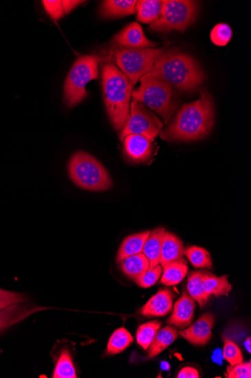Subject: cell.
Masks as SVG:
<instances>
[{
  "mask_svg": "<svg viewBox=\"0 0 251 378\" xmlns=\"http://www.w3.org/2000/svg\"><path fill=\"white\" fill-rule=\"evenodd\" d=\"M161 327V322L159 321H152L142 324L137 330V343L142 346L144 350H148Z\"/></svg>",
  "mask_w": 251,
  "mask_h": 378,
  "instance_id": "cell-29",
  "label": "cell"
},
{
  "mask_svg": "<svg viewBox=\"0 0 251 378\" xmlns=\"http://www.w3.org/2000/svg\"><path fill=\"white\" fill-rule=\"evenodd\" d=\"M196 300L185 290L174 304L172 314L166 322L180 329H185L194 322Z\"/></svg>",
  "mask_w": 251,
  "mask_h": 378,
  "instance_id": "cell-12",
  "label": "cell"
},
{
  "mask_svg": "<svg viewBox=\"0 0 251 378\" xmlns=\"http://www.w3.org/2000/svg\"><path fill=\"white\" fill-rule=\"evenodd\" d=\"M165 1L162 0H140L137 1V19L146 24H153L161 18Z\"/></svg>",
  "mask_w": 251,
  "mask_h": 378,
  "instance_id": "cell-19",
  "label": "cell"
},
{
  "mask_svg": "<svg viewBox=\"0 0 251 378\" xmlns=\"http://www.w3.org/2000/svg\"><path fill=\"white\" fill-rule=\"evenodd\" d=\"M199 12V2L189 0H168L165 1L161 18L150 25L155 32H170L185 30L196 21Z\"/></svg>",
  "mask_w": 251,
  "mask_h": 378,
  "instance_id": "cell-8",
  "label": "cell"
},
{
  "mask_svg": "<svg viewBox=\"0 0 251 378\" xmlns=\"http://www.w3.org/2000/svg\"><path fill=\"white\" fill-rule=\"evenodd\" d=\"M36 311L37 308H28L21 304L13 305L10 302H0V333Z\"/></svg>",
  "mask_w": 251,
  "mask_h": 378,
  "instance_id": "cell-15",
  "label": "cell"
},
{
  "mask_svg": "<svg viewBox=\"0 0 251 378\" xmlns=\"http://www.w3.org/2000/svg\"><path fill=\"white\" fill-rule=\"evenodd\" d=\"M140 81V86L132 94L133 101L155 110L163 119L164 123L169 124L179 108L172 86L152 72L144 75Z\"/></svg>",
  "mask_w": 251,
  "mask_h": 378,
  "instance_id": "cell-4",
  "label": "cell"
},
{
  "mask_svg": "<svg viewBox=\"0 0 251 378\" xmlns=\"http://www.w3.org/2000/svg\"><path fill=\"white\" fill-rule=\"evenodd\" d=\"M98 62L93 56H81L75 60L65 82L64 102L68 107H74L85 99L88 83L98 79Z\"/></svg>",
  "mask_w": 251,
  "mask_h": 378,
  "instance_id": "cell-7",
  "label": "cell"
},
{
  "mask_svg": "<svg viewBox=\"0 0 251 378\" xmlns=\"http://www.w3.org/2000/svg\"><path fill=\"white\" fill-rule=\"evenodd\" d=\"M176 328L167 326L161 330H158L157 335L148 347V358H154L162 353L178 338Z\"/></svg>",
  "mask_w": 251,
  "mask_h": 378,
  "instance_id": "cell-21",
  "label": "cell"
},
{
  "mask_svg": "<svg viewBox=\"0 0 251 378\" xmlns=\"http://www.w3.org/2000/svg\"><path fill=\"white\" fill-rule=\"evenodd\" d=\"M185 255L196 268H211L212 261L207 249L192 246L185 249Z\"/></svg>",
  "mask_w": 251,
  "mask_h": 378,
  "instance_id": "cell-27",
  "label": "cell"
},
{
  "mask_svg": "<svg viewBox=\"0 0 251 378\" xmlns=\"http://www.w3.org/2000/svg\"><path fill=\"white\" fill-rule=\"evenodd\" d=\"M232 29L225 23H220L212 29L210 36L213 43L217 47H225L231 40Z\"/></svg>",
  "mask_w": 251,
  "mask_h": 378,
  "instance_id": "cell-30",
  "label": "cell"
},
{
  "mask_svg": "<svg viewBox=\"0 0 251 378\" xmlns=\"http://www.w3.org/2000/svg\"><path fill=\"white\" fill-rule=\"evenodd\" d=\"M163 273V267L161 264L153 269L148 270L146 274H144L140 279H137L135 283L142 288L148 289L154 285L161 277Z\"/></svg>",
  "mask_w": 251,
  "mask_h": 378,
  "instance_id": "cell-32",
  "label": "cell"
},
{
  "mask_svg": "<svg viewBox=\"0 0 251 378\" xmlns=\"http://www.w3.org/2000/svg\"><path fill=\"white\" fill-rule=\"evenodd\" d=\"M161 283L166 286L176 285L180 283L187 274V263L184 259L166 264L163 267Z\"/></svg>",
  "mask_w": 251,
  "mask_h": 378,
  "instance_id": "cell-24",
  "label": "cell"
},
{
  "mask_svg": "<svg viewBox=\"0 0 251 378\" xmlns=\"http://www.w3.org/2000/svg\"><path fill=\"white\" fill-rule=\"evenodd\" d=\"M223 358V352L222 351V350H215L214 354H213L212 360L215 362H217V364L222 365Z\"/></svg>",
  "mask_w": 251,
  "mask_h": 378,
  "instance_id": "cell-38",
  "label": "cell"
},
{
  "mask_svg": "<svg viewBox=\"0 0 251 378\" xmlns=\"http://www.w3.org/2000/svg\"><path fill=\"white\" fill-rule=\"evenodd\" d=\"M133 342V338L124 328L117 329L111 336L108 346L107 354L116 355L125 351Z\"/></svg>",
  "mask_w": 251,
  "mask_h": 378,
  "instance_id": "cell-26",
  "label": "cell"
},
{
  "mask_svg": "<svg viewBox=\"0 0 251 378\" xmlns=\"http://www.w3.org/2000/svg\"><path fill=\"white\" fill-rule=\"evenodd\" d=\"M45 10L48 12L52 19L57 21L65 14L62 1H58V0H44L42 1Z\"/></svg>",
  "mask_w": 251,
  "mask_h": 378,
  "instance_id": "cell-34",
  "label": "cell"
},
{
  "mask_svg": "<svg viewBox=\"0 0 251 378\" xmlns=\"http://www.w3.org/2000/svg\"><path fill=\"white\" fill-rule=\"evenodd\" d=\"M152 73L170 86L184 92H194L205 80V74L196 60L185 53L169 50L155 62Z\"/></svg>",
  "mask_w": 251,
  "mask_h": 378,
  "instance_id": "cell-2",
  "label": "cell"
},
{
  "mask_svg": "<svg viewBox=\"0 0 251 378\" xmlns=\"http://www.w3.org/2000/svg\"><path fill=\"white\" fill-rule=\"evenodd\" d=\"M223 357L231 366L241 364L244 360L238 345L228 338H225Z\"/></svg>",
  "mask_w": 251,
  "mask_h": 378,
  "instance_id": "cell-31",
  "label": "cell"
},
{
  "mask_svg": "<svg viewBox=\"0 0 251 378\" xmlns=\"http://www.w3.org/2000/svg\"><path fill=\"white\" fill-rule=\"evenodd\" d=\"M120 263L121 270L135 282L149 269V261L143 253L127 257Z\"/></svg>",
  "mask_w": 251,
  "mask_h": 378,
  "instance_id": "cell-20",
  "label": "cell"
},
{
  "mask_svg": "<svg viewBox=\"0 0 251 378\" xmlns=\"http://www.w3.org/2000/svg\"><path fill=\"white\" fill-rule=\"evenodd\" d=\"M185 251L183 241L174 234L166 231L162 241L159 264L163 267L167 263L183 259Z\"/></svg>",
  "mask_w": 251,
  "mask_h": 378,
  "instance_id": "cell-16",
  "label": "cell"
},
{
  "mask_svg": "<svg viewBox=\"0 0 251 378\" xmlns=\"http://www.w3.org/2000/svg\"><path fill=\"white\" fill-rule=\"evenodd\" d=\"M225 376L229 378H250V362H246V364L241 362V364L234 366H228Z\"/></svg>",
  "mask_w": 251,
  "mask_h": 378,
  "instance_id": "cell-33",
  "label": "cell"
},
{
  "mask_svg": "<svg viewBox=\"0 0 251 378\" xmlns=\"http://www.w3.org/2000/svg\"><path fill=\"white\" fill-rule=\"evenodd\" d=\"M117 47L127 48H153L157 43L150 41L144 35L142 27L137 22L126 26L113 38Z\"/></svg>",
  "mask_w": 251,
  "mask_h": 378,
  "instance_id": "cell-11",
  "label": "cell"
},
{
  "mask_svg": "<svg viewBox=\"0 0 251 378\" xmlns=\"http://www.w3.org/2000/svg\"><path fill=\"white\" fill-rule=\"evenodd\" d=\"M169 50L151 48H127L116 47L111 56L120 69L136 84L144 75L153 71L156 60Z\"/></svg>",
  "mask_w": 251,
  "mask_h": 378,
  "instance_id": "cell-6",
  "label": "cell"
},
{
  "mask_svg": "<svg viewBox=\"0 0 251 378\" xmlns=\"http://www.w3.org/2000/svg\"><path fill=\"white\" fill-rule=\"evenodd\" d=\"M161 367L163 370H165V371H168V370L170 369V365L167 362H163Z\"/></svg>",
  "mask_w": 251,
  "mask_h": 378,
  "instance_id": "cell-39",
  "label": "cell"
},
{
  "mask_svg": "<svg viewBox=\"0 0 251 378\" xmlns=\"http://www.w3.org/2000/svg\"><path fill=\"white\" fill-rule=\"evenodd\" d=\"M129 118L120 134V139L124 141L129 134H140L151 141L163 130V123L146 105L133 101L131 104Z\"/></svg>",
  "mask_w": 251,
  "mask_h": 378,
  "instance_id": "cell-9",
  "label": "cell"
},
{
  "mask_svg": "<svg viewBox=\"0 0 251 378\" xmlns=\"http://www.w3.org/2000/svg\"><path fill=\"white\" fill-rule=\"evenodd\" d=\"M135 0H107L101 3L100 14L105 19H118L128 16L136 12Z\"/></svg>",
  "mask_w": 251,
  "mask_h": 378,
  "instance_id": "cell-17",
  "label": "cell"
},
{
  "mask_svg": "<svg viewBox=\"0 0 251 378\" xmlns=\"http://www.w3.org/2000/svg\"><path fill=\"white\" fill-rule=\"evenodd\" d=\"M204 272H192L188 276L187 291L201 308L207 305L210 296L205 292L203 287Z\"/></svg>",
  "mask_w": 251,
  "mask_h": 378,
  "instance_id": "cell-25",
  "label": "cell"
},
{
  "mask_svg": "<svg viewBox=\"0 0 251 378\" xmlns=\"http://www.w3.org/2000/svg\"><path fill=\"white\" fill-rule=\"evenodd\" d=\"M54 378H75V369L73 365L72 359L70 351L64 349L60 355L57 365L55 369V373L53 375Z\"/></svg>",
  "mask_w": 251,
  "mask_h": 378,
  "instance_id": "cell-28",
  "label": "cell"
},
{
  "mask_svg": "<svg viewBox=\"0 0 251 378\" xmlns=\"http://www.w3.org/2000/svg\"><path fill=\"white\" fill-rule=\"evenodd\" d=\"M250 342H251V341H250V337H249V338L246 340V342H245L246 349V350L248 351L249 353H250V352H251V350H250Z\"/></svg>",
  "mask_w": 251,
  "mask_h": 378,
  "instance_id": "cell-40",
  "label": "cell"
},
{
  "mask_svg": "<svg viewBox=\"0 0 251 378\" xmlns=\"http://www.w3.org/2000/svg\"><path fill=\"white\" fill-rule=\"evenodd\" d=\"M124 147L127 156L136 163L150 160L152 155V141L142 135L129 134L124 139Z\"/></svg>",
  "mask_w": 251,
  "mask_h": 378,
  "instance_id": "cell-13",
  "label": "cell"
},
{
  "mask_svg": "<svg viewBox=\"0 0 251 378\" xmlns=\"http://www.w3.org/2000/svg\"><path fill=\"white\" fill-rule=\"evenodd\" d=\"M2 301L10 302V303L14 305L24 303L25 299L22 294L0 289V302Z\"/></svg>",
  "mask_w": 251,
  "mask_h": 378,
  "instance_id": "cell-35",
  "label": "cell"
},
{
  "mask_svg": "<svg viewBox=\"0 0 251 378\" xmlns=\"http://www.w3.org/2000/svg\"><path fill=\"white\" fill-rule=\"evenodd\" d=\"M178 378H198L200 374L197 370L191 367L182 368L179 373Z\"/></svg>",
  "mask_w": 251,
  "mask_h": 378,
  "instance_id": "cell-36",
  "label": "cell"
},
{
  "mask_svg": "<svg viewBox=\"0 0 251 378\" xmlns=\"http://www.w3.org/2000/svg\"><path fill=\"white\" fill-rule=\"evenodd\" d=\"M174 294L169 290H159L142 309L141 313L147 317H163L171 313Z\"/></svg>",
  "mask_w": 251,
  "mask_h": 378,
  "instance_id": "cell-14",
  "label": "cell"
},
{
  "mask_svg": "<svg viewBox=\"0 0 251 378\" xmlns=\"http://www.w3.org/2000/svg\"><path fill=\"white\" fill-rule=\"evenodd\" d=\"M215 123V104L207 90L197 101L185 104L161 132L167 141H192L207 137Z\"/></svg>",
  "mask_w": 251,
  "mask_h": 378,
  "instance_id": "cell-1",
  "label": "cell"
},
{
  "mask_svg": "<svg viewBox=\"0 0 251 378\" xmlns=\"http://www.w3.org/2000/svg\"><path fill=\"white\" fill-rule=\"evenodd\" d=\"M102 72L106 110L115 130H122L131 113L129 102L133 94V83L114 64L104 65Z\"/></svg>",
  "mask_w": 251,
  "mask_h": 378,
  "instance_id": "cell-3",
  "label": "cell"
},
{
  "mask_svg": "<svg viewBox=\"0 0 251 378\" xmlns=\"http://www.w3.org/2000/svg\"><path fill=\"white\" fill-rule=\"evenodd\" d=\"M203 287L209 296L217 298L229 296L232 285L228 281V276L217 277L213 274L204 272Z\"/></svg>",
  "mask_w": 251,
  "mask_h": 378,
  "instance_id": "cell-23",
  "label": "cell"
},
{
  "mask_svg": "<svg viewBox=\"0 0 251 378\" xmlns=\"http://www.w3.org/2000/svg\"><path fill=\"white\" fill-rule=\"evenodd\" d=\"M215 323V316L209 312L202 315L193 326L180 331L179 335L186 339L189 344L202 346L211 341Z\"/></svg>",
  "mask_w": 251,
  "mask_h": 378,
  "instance_id": "cell-10",
  "label": "cell"
},
{
  "mask_svg": "<svg viewBox=\"0 0 251 378\" xmlns=\"http://www.w3.org/2000/svg\"><path fill=\"white\" fill-rule=\"evenodd\" d=\"M83 1H70V0H64L62 1L63 8L65 14L70 13L76 7H78L79 5L83 3Z\"/></svg>",
  "mask_w": 251,
  "mask_h": 378,
  "instance_id": "cell-37",
  "label": "cell"
},
{
  "mask_svg": "<svg viewBox=\"0 0 251 378\" xmlns=\"http://www.w3.org/2000/svg\"><path fill=\"white\" fill-rule=\"evenodd\" d=\"M150 231H144L133 234V235L126 238L119 248L117 263H120L127 257L142 253L144 243H146Z\"/></svg>",
  "mask_w": 251,
  "mask_h": 378,
  "instance_id": "cell-22",
  "label": "cell"
},
{
  "mask_svg": "<svg viewBox=\"0 0 251 378\" xmlns=\"http://www.w3.org/2000/svg\"><path fill=\"white\" fill-rule=\"evenodd\" d=\"M166 230L157 228L150 232L149 236L144 243L142 253L146 256L149 261V269H153L159 265L161 260L162 241Z\"/></svg>",
  "mask_w": 251,
  "mask_h": 378,
  "instance_id": "cell-18",
  "label": "cell"
},
{
  "mask_svg": "<svg viewBox=\"0 0 251 378\" xmlns=\"http://www.w3.org/2000/svg\"><path fill=\"white\" fill-rule=\"evenodd\" d=\"M68 175L75 185L83 190L105 191L112 186V180L104 166L85 152L75 153L68 165Z\"/></svg>",
  "mask_w": 251,
  "mask_h": 378,
  "instance_id": "cell-5",
  "label": "cell"
}]
</instances>
